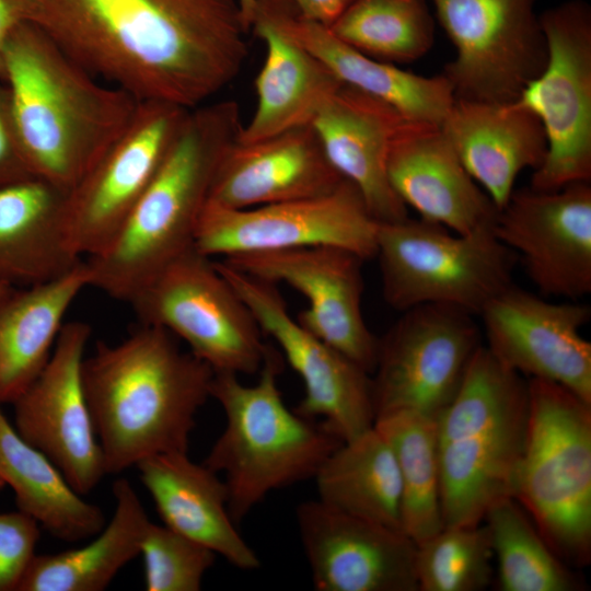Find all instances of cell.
I'll list each match as a JSON object with an SVG mask.
<instances>
[{"label":"cell","mask_w":591,"mask_h":591,"mask_svg":"<svg viewBox=\"0 0 591 591\" xmlns=\"http://www.w3.org/2000/svg\"><path fill=\"white\" fill-rule=\"evenodd\" d=\"M36 0H0V78L2 79V53L12 31L24 21H33Z\"/></svg>","instance_id":"60d3db41"},{"label":"cell","mask_w":591,"mask_h":591,"mask_svg":"<svg viewBox=\"0 0 591 591\" xmlns=\"http://www.w3.org/2000/svg\"><path fill=\"white\" fill-rule=\"evenodd\" d=\"M472 316L459 308L437 303L403 312L379 338L371 376L375 418L413 412L437 419L480 346Z\"/></svg>","instance_id":"7c38bea8"},{"label":"cell","mask_w":591,"mask_h":591,"mask_svg":"<svg viewBox=\"0 0 591 591\" xmlns=\"http://www.w3.org/2000/svg\"><path fill=\"white\" fill-rule=\"evenodd\" d=\"M491 548L484 522L444 526L417 544L416 573L421 591H480L493 579Z\"/></svg>","instance_id":"d590c367"},{"label":"cell","mask_w":591,"mask_h":591,"mask_svg":"<svg viewBox=\"0 0 591 591\" xmlns=\"http://www.w3.org/2000/svg\"><path fill=\"white\" fill-rule=\"evenodd\" d=\"M253 313L264 335L300 376L304 393L296 408L321 420L338 439L348 441L374 426L371 374L305 329L293 317L277 285L255 278L225 260H215Z\"/></svg>","instance_id":"4fadbf2b"},{"label":"cell","mask_w":591,"mask_h":591,"mask_svg":"<svg viewBox=\"0 0 591 591\" xmlns=\"http://www.w3.org/2000/svg\"><path fill=\"white\" fill-rule=\"evenodd\" d=\"M4 483L0 479V490L4 487Z\"/></svg>","instance_id":"ee69618b"},{"label":"cell","mask_w":591,"mask_h":591,"mask_svg":"<svg viewBox=\"0 0 591 591\" xmlns=\"http://www.w3.org/2000/svg\"><path fill=\"white\" fill-rule=\"evenodd\" d=\"M404 121L387 104L343 83L311 124L332 165L378 222L408 217L387 177L391 143Z\"/></svg>","instance_id":"cb8c5ba5"},{"label":"cell","mask_w":591,"mask_h":591,"mask_svg":"<svg viewBox=\"0 0 591 591\" xmlns=\"http://www.w3.org/2000/svg\"><path fill=\"white\" fill-rule=\"evenodd\" d=\"M34 176L25 161L10 93L0 78V185Z\"/></svg>","instance_id":"f35d334b"},{"label":"cell","mask_w":591,"mask_h":591,"mask_svg":"<svg viewBox=\"0 0 591 591\" xmlns=\"http://www.w3.org/2000/svg\"><path fill=\"white\" fill-rule=\"evenodd\" d=\"M486 347L522 375L557 383L591 404L589 305L554 303L510 285L482 310Z\"/></svg>","instance_id":"d6986e66"},{"label":"cell","mask_w":591,"mask_h":591,"mask_svg":"<svg viewBox=\"0 0 591 591\" xmlns=\"http://www.w3.org/2000/svg\"><path fill=\"white\" fill-rule=\"evenodd\" d=\"M265 45V60L255 79L256 108L237 142L259 141L311 125L343 84L314 55L262 15L252 27Z\"/></svg>","instance_id":"83f0119b"},{"label":"cell","mask_w":591,"mask_h":591,"mask_svg":"<svg viewBox=\"0 0 591 591\" xmlns=\"http://www.w3.org/2000/svg\"><path fill=\"white\" fill-rule=\"evenodd\" d=\"M296 519L318 591H418L417 544L403 531L358 518L318 499Z\"/></svg>","instance_id":"ffe728a7"},{"label":"cell","mask_w":591,"mask_h":591,"mask_svg":"<svg viewBox=\"0 0 591 591\" xmlns=\"http://www.w3.org/2000/svg\"><path fill=\"white\" fill-rule=\"evenodd\" d=\"M39 537L40 526L31 517L0 512V591H18Z\"/></svg>","instance_id":"74e56055"},{"label":"cell","mask_w":591,"mask_h":591,"mask_svg":"<svg viewBox=\"0 0 591 591\" xmlns=\"http://www.w3.org/2000/svg\"><path fill=\"white\" fill-rule=\"evenodd\" d=\"M282 366L273 347L252 385L237 374H213L211 397L225 425L202 463L224 475L235 523L269 493L313 478L343 442L321 421L286 405L277 381Z\"/></svg>","instance_id":"8992f818"},{"label":"cell","mask_w":591,"mask_h":591,"mask_svg":"<svg viewBox=\"0 0 591 591\" xmlns=\"http://www.w3.org/2000/svg\"><path fill=\"white\" fill-rule=\"evenodd\" d=\"M540 22L547 61L515 102L544 128L547 153L530 187L549 192L591 182V8L569 0L544 11Z\"/></svg>","instance_id":"30bf717a"},{"label":"cell","mask_w":591,"mask_h":591,"mask_svg":"<svg viewBox=\"0 0 591 591\" xmlns=\"http://www.w3.org/2000/svg\"><path fill=\"white\" fill-rule=\"evenodd\" d=\"M129 303L141 324L181 338L213 373H257L273 348L215 260L195 247L154 275Z\"/></svg>","instance_id":"9c48e42d"},{"label":"cell","mask_w":591,"mask_h":591,"mask_svg":"<svg viewBox=\"0 0 591 591\" xmlns=\"http://www.w3.org/2000/svg\"><path fill=\"white\" fill-rule=\"evenodd\" d=\"M299 16L329 27L355 0H279Z\"/></svg>","instance_id":"ab89813d"},{"label":"cell","mask_w":591,"mask_h":591,"mask_svg":"<svg viewBox=\"0 0 591 591\" xmlns=\"http://www.w3.org/2000/svg\"><path fill=\"white\" fill-rule=\"evenodd\" d=\"M82 383L106 474L161 453L188 452L213 371L164 328L141 324L84 357Z\"/></svg>","instance_id":"7a4b0ae2"},{"label":"cell","mask_w":591,"mask_h":591,"mask_svg":"<svg viewBox=\"0 0 591 591\" xmlns=\"http://www.w3.org/2000/svg\"><path fill=\"white\" fill-rule=\"evenodd\" d=\"M89 287L82 260L47 282L12 288L0 300V404L13 402L48 362L63 317L78 294Z\"/></svg>","instance_id":"f1b7e54d"},{"label":"cell","mask_w":591,"mask_h":591,"mask_svg":"<svg viewBox=\"0 0 591 591\" xmlns=\"http://www.w3.org/2000/svg\"><path fill=\"white\" fill-rule=\"evenodd\" d=\"M33 22L100 80L187 109L229 84L247 55L236 0H36Z\"/></svg>","instance_id":"6da1fadb"},{"label":"cell","mask_w":591,"mask_h":591,"mask_svg":"<svg viewBox=\"0 0 591 591\" xmlns=\"http://www.w3.org/2000/svg\"><path fill=\"white\" fill-rule=\"evenodd\" d=\"M545 296L577 301L591 292V184L514 189L494 223Z\"/></svg>","instance_id":"ac0fdd59"},{"label":"cell","mask_w":591,"mask_h":591,"mask_svg":"<svg viewBox=\"0 0 591 591\" xmlns=\"http://www.w3.org/2000/svg\"><path fill=\"white\" fill-rule=\"evenodd\" d=\"M328 28L356 50L394 65L418 60L434 39L427 0H355Z\"/></svg>","instance_id":"e575fe53"},{"label":"cell","mask_w":591,"mask_h":591,"mask_svg":"<svg viewBox=\"0 0 591 591\" xmlns=\"http://www.w3.org/2000/svg\"><path fill=\"white\" fill-rule=\"evenodd\" d=\"M502 591H577L582 584L513 497L495 501L484 520Z\"/></svg>","instance_id":"836d02e7"},{"label":"cell","mask_w":591,"mask_h":591,"mask_svg":"<svg viewBox=\"0 0 591 591\" xmlns=\"http://www.w3.org/2000/svg\"><path fill=\"white\" fill-rule=\"evenodd\" d=\"M30 171L70 190L125 131L139 101L81 67L36 23H20L2 53Z\"/></svg>","instance_id":"3957f363"},{"label":"cell","mask_w":591,"mask_h":591,"mask_svg":"<svg viewBox=\"0 0 591 591\" xmlns=\"http://www.w3.org/2000/svg\"><path fill=\"white\" fill-rule=\"evenodd\" d=\"M91 334L82 321L63 324L48 362L12 404L18 433L82 496L107 475L82 383Z\"/></svg>","instance_id":"2e32d148"},{"label":"cell","mask_w":591,"mask_h":591,"mask_svg":"<svg viewBox=\"0 0 591 591\" xmlns=\"http://www.w3.org/2000/svg\"><path fill=\"white\" fill-rule=\"evenodd\" d=\"M258 0H236L242 20L248 31H251Z\"/></svg>","instance_id":"b9f144b4"},{"label":"cell","mask_w":591,"mask_h":591,"mask_svg":"<svg viewBox=\"0 0 591 591\" xmlns=\"http://www.w3.org/2000/svg\"><path fill=\"white\" fill-rule=\"evenodd\" d=\"M221 259L250 276L300 292L309 305L297 321L372 374L379 338L362 312L363 258L340 247L312 246Z\"/></svg>","instance_id":"e0dca14e"},{"label":"cell","mask_w":591,"mask_h":591,"mask_svg":"<svg viewBox=\"0 0 591 591\" xmlns=\"http://www.w3.org/2000/svg\"><path fill=\"white\" fill-rule=\"evenodd\" d=\"M493 227L459 234L421 218L378 222L374 257L384 300L402 312L437 303L479 315L512 285L517 259Z\"/></svg>","instance_id":"ba28073f"},{"label":"cell","mask_w":591,"mask_h":591,"mask_svg":"<svg viewBox=\"0 0 591 591\" xmlns=\"http://www.w3.org/2000/svg\"><path fill=\"white\" fill-rule=\"evenodd\" d=\"M441 129L473 179L498 210L509 200L518 175L544 162V128L518 102L455 100Z\"/></svg>","instance_id":"d4e9b609"},{"label":"cell","mask_w":591,"mask_h":591,"mask_svg":"<svg viewBox=\"0 0 591 591\" xmlns=\"http://www.w3.org/2000/svg\"><path fill=\"white\" fill-rule=\"evenodd\" d=\"M187 453L155 454L136 465L163 524L240 570L259 568L258 556L237 532L230 514L224 480Z\"/></svg>","instance_id":"484cf974"},{"label":"cell","mask_w":591,"mask_h":591,"mask_svg":"<svg viewBox=\"0 0 591 591\" xmlns=\"http://www.w3.org/2000/svg\"><path fill=\"white\" fill-rule=\"evenodd\" d=\"M1 406L0 479L13 489L18 510L68 543L96 535L106 523L103 510L85 501L58 467L18 433Z\"/></svg>","instance_id":"4dcf8cb0"},{"label":"cell","mask_w":591,"mask_h":591,"mask_svg":"<svg viewBox=\"0 0 591 591\" xmlns=\"http://www.w3.org/2000/svg\"><path fill=\"white\" fill-rule=\"evenodd\" d=\"M436 420L418 413L396 412L374 421L396 457L402 531L416 544L444 528Z\"/></svg>","instance_id":"d6a6232c"},{"label":"cell","mask_w":591,"mask_h":591,"mask_svg":"<svg viewBox=\"0 0 591 591\" xmlns=\"http://www.w3.org/2000/svg\"><path fill=\"white\" fill-rule=\"evenodd\" d=\"M140 555L147 591H199L217 557L206 546L151 521Z\"/></svg>","instance_id":"8d00e7d4"},{"label":"cell","mask_w":591,"mask_h":591,"mask_svg":"<svg viewBox=\"0 0 591 591\" xmlns=\"http://www.w3.org/2000/svg\"><path fill=\"white\" fill-rule=\"evenodd\" d=\"M313 478L317 499L326 506L402 531L399 471L375 426L341 442Z\"/></svg>","instance_id":"1f68e13d"},{"label":"cell","mask_w":591,"mask_h":591,"mask_svg":"<svg viewBox=\"0 0 591 591\" xmlns=\"http://www.w3.org/2000/svg\"><path fill=\"white\" fill-rule=\"evenodd\" d=\"M436 421L444 526L477 525L495 501L513 497L528 381L480 345Z\"/></svg>","instance_id":"5b68a950"},{"label":"cell","mask_w":591,"mask_h":591,"mask_svg":"<svg viewBox=\"0 0 591 591\" xmlns=\"http://www.w3.org/2000/svg\"><path fill=\"white\" fill-rule=\"evenodd\" d=\"M455 57L442 74L455 100L511 103L543 71L536 0H429Z\"/></svg>","instance_id":"8fae6325"},{"label":"cell","mask_w":591,"mask_h":591,"mask_svg":"<svg viewBox=\"0 0 591 591\" xmlns=\"http://www.w3.org/2000/svg\"><path fill=\"white\" fill-rule=\"evenodd\" d=\"M112 490L115 509L109 522L81 547L36 554L18 591H102L140 555L148 514L128 479H116Z\"/></svg>","instance_id":"f546056e"},{"label":"cell","mask_w":591,"mask_h":591,"mask_svg":"<svg viewBox=\"0 0 591 591\" xmlns=\"http://www.w3.org/2000/svg\"><path fill=\"white\" fill-rule=\"evenodd\" d=\"M65 190L31 176L0 185V282L50 281L83 259L71 245Z\"/></svg>","instance_id":"4316f807"},{"label":"cell","mask_w":591,"mask_h":591,"mask_svg":"<svg viewBox=\"0 0 591 591\" xmlns=\"http://www.w3.org/2000/svg\"><path fill=\"white\" fill-rule=\"evenodd\" d=\"M529 422L513 498L569 567L591 559V404L529 378Z\"/></svg>","instance_id":"52a82bcc"},{"label":"cell","mask_w":591,"mask_h":591,"mask_svg":"<svg viewBox=\"0 0 591 591\" xmlns=\"http://www.w3.org/2000/svg\"><path fill=\"white\" fill-rule=\"evenodd\" d=\"M345 178L327 159L312 125L241 143L224 152L210 188L216 205L244 209L327 195Z\"/></svg>","instance_id":"7402d4cb"},{"label":"cell","mask_w":591,"mask_h":591,"mask_svg":"<svg viewBox=\"0 0 591 591\" xmlns=\"http://www.w3.org/2000/svg\"><path fill=\"white\" fill-rule=\"evenodd\" d=\"M14 287L0 282V300Z\"/></svg>","instance_id":"7bdbcfd3"},{"label":"cell","mask_w":591,"mask_h":591,"mask_svg":"<svg viewBox=\"0 0 591 591\" xmlns=\"http://www.w3.org/2000/svg\"><path fill=\"white\" fill-rule=\"evenodd\" d=\"M241 128L233 101L188 109L157 174L120 229L84 260L89 287L129 302L154 275L195 247L215 174Z\"/></svg>","instance_id":"277c9868"},{"label":"cell","mask_w":591,"mask_h":591,"mask_svg":"<svg viewBox=\"0 0 591 591\" xmlns=\"http://www.w3.org/2000/svg\"><path fill=\"white\" fill-rule=\"evenodd\" d=\"M255 15L266 18L309 50L341 83L382 101L407 121L441 126L454 104L453 89L442 73L419 76L369 57L279 0H258Z\"/></svg>","instance_id":"603a6c76"},{"label":"cell","mask_w":591,"mask_h":591,"mask_svg":"<svg viewBox=\"0 0 591 591\" xmlns=\"http://www.w3.org/2000/svg\"><path fill=\"white\" fill-rule=\"evenodd\" d=\"M397 197L421 219L459 234L493 227L498 209L468 174L439 125L405 120L387 157Z\"/></svg>","instance_id":"44dd1931"},{"label":"cell","mask_w":591,"mask_h":591,"mask_svg":"<svg viewBox=\"0 0 591 591\" xmlns=\"http://www.w3.org/2000/svg\"><path fill=\"white\" fill-rule=\"evenodd\" d=\"M378 221L360 192L345 179L334 192L303 200L232 209L208 201L195 248L208 256L334 246L364 260L376 250Z\"/></svg>","instance_id":"5bb4252c"},{"label":"cell","mask_w":591,"mask_h":591,"mask_svg":"<svg viewBox=\"0 0 591 591\" xmlns=\"http://www.w3.org/2000/svg\"><path fill=\"white\" fill-rule=\"evenodd\" d=\"M188 109L139 102L134 118L67 195V221L81 257L101 252L157 174Z\"/></svg>","instance_id":"9a60e30c"}]
</instances>
